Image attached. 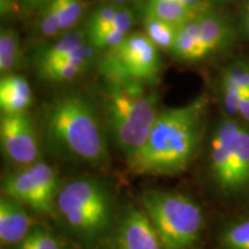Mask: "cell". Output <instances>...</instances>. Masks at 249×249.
Instances as JSON below:
<instances>
[{
	"mask_svg": "<svg viewBox=\"0 0 249 249\" xmlns=\"http://www.w3.org/2000/svg\"><path fill=\"white\" fill-rule=\"evenodd\" d=\"M117 14V8L111 5H102L93 11L89 20V35L107 29L113 22Z\"/></svg>",
	"mask_w": 249,
	"mask_h": 249,
	"instance_id": "26",
	"label": "cell"
},
{
	"mask_svg": "<svg viewBox=\"0 0 249 249\" xmlns=\"http://www.w3.org/2000/svg\"><path fill=\"white\" fill-rule=\"evenodd\" d=\"M178 28L169 21H165L147 12L144 20L145 35L157 45L158 49L167 50V51L172 49Z\"/></svg>",
	"mask_w": 249,
	"mask_h": 249,
	"instance_id": "19",
	"label": "cell"
},
{
	"mask_svg": "<svg viewBox=\"0 0 249 249\" xmlns=\"http://www.w3.org/2000/svg\"><path fill=\"white\" fill-rule=\"evenodd\" d=\"M85 34L81 30L68 31L62 38H60L54 44L48 46L40 52L38 55V66L52 64L64 59L71 53L73 50L85 44Z\"/></svg>",
	"mask_w": 249,
	"mask_h": 249,
	"instance_id": "18",
	"label": "cell"
},
{
	"mask_svg": "<svg viewBox=\"0 0 249 249\" xmlns=\"http://www.w3.org/2000/svg\"><path fill=\"white\" fill-rule=\"evenodd\" d=\"M224 249H249V216L235 220L223 231Z\"/></svg>",
	"mask_w": 249,
	"mask_h": 249,
	"instance_id": "21",
	"label": "cell"
},
{
	"mask_svg": "<svg viewBox=\"0 0 249 249\" xmlns=\"http://www.w3.org/2000/svg\"><path fill=\"white\" fill-rule=\"evenodd\" d=\"M148 13L169 21L177 27L182 26L183 23L201 15L180 0H149Z\"/></svg>",
	"mask_w": 249,
	"mask_h": 249,
	"instance_id": "17",
	"label": "cell"
},
{
	"mask_svg": "<svg viewBox=\"0 0 249 249\" xmlns=\"http://www.w3.org/2000/svg\"><path fill=\"white\" fill-rule=\"evenodd\" d=\"M11 7V0H0V8H1V14H7Z\"/></svg>",
	"mask_w": 249,
	"mask_h": 249,
	"instance_id": "32",
	"label": "cell"
},
{
	"mask_svg": "<svg viewBox=\"0 0 249 249\" xmlns=\"http://www.w3.org/2000/svg\"><path fill=\"white\" fill-rule=\"evenodd\" d=\"M223 73L229 76L239 88L249 92V65L235 61L227 66Z\"/></svg>",
	"mask_w": 249,
	"mask_h": 249,
	"instance_id": "28",
	"label": "cell"
},
{
	"mask_svg": "<svg viewBox=\"0 0 249 249\" xmlns=\"http://www.w3.org/2000/svg\"><path fill=\"white\" fill-rule=\"evenodd\" d=\"M133 22V17L132 13L127 8H120L117 9L116 18H114L113 22H112L111 26L114 28V29L121 31L124 34H128V31L132 27Z\"/></svg>",
	"mask_w": 249,
	"mask_h": 249,
	"instance_id": "29",
	"label": "cell"
},
{
	"mask_svg": "<svg viewBox=\"0 0 249 249\" xmlns=\"http://www.w3.org/2000/svg\"><path fill=\"white\" fill-rule=\"evenodd\" d=\"M33 103V91L24 77L9 74L0 81V108L2 114L27 113Z\"/></svg>",
	"mask_w": 249,
	"mask_h": 249,
	"instance_id": "13",
	"label": "cell"
},
{
	"mask_svg": "<svg viewBox=\"0 0 249 249\" xmlns=\"http://www.w3.org/2000/svg\"><path fill=\"white\" fill-rule=\"evenodd\" d=\"M200 17V15H198ZM198 17L183 23L178 28L176 39L170 52L176 59L181 61H196L198 49V35H200V23Z\"/></svg>",
	"mask_w": 249,
	"mask_h": 249,
	"instance_id": "16",
	"label": "cell"
},
{
	"mask_svg": "<svg viewBox=\"0 0 249 249\" xmlns=\"http://www.w3.org/2000/svg\"><path fill=\"white\" fill-rule=\"evenodd\" d=\"M207 99L160 112L142 148L127 160L129 169L143 176L180 173L195 157L203 134Z\"/></svg>",
	"mask_w": 249,
	"mask_h": 249,
	"instance_id": "1",
	"label": "cell"
},
{
	"mask_svg": "<svg viewBox=\"0 0 249 249\" xmlns=\"http://www.w3.org/2000/svg\"><path fill=\"white\" fill-rule=\"evenodd\" d=\"M240 123L229 118L214 129L210 147V172L218 188L232 194V163L236 132Z\"/></svg>",
	"mask_w": 249,
	"mask_h": 249,
	"instance_id": "9",
	"label": "cell"
},
{
	"mask_svg": "<svg viewBox=\"0 0 249 249\" xmlns=\"http://www.w3.org/2000/svg\"><path fill=\"white\" fill-rule=\"evenodd\" d=\"M44 129L59 154L90 165L107 160V147L101 121L88 101L67 95L46 108Z\"/></svg>",
	"mask_w": 249,
	"mask_h": 249,
	"instance_id": "2",
	"label": "cell"
},
{
	"mask_svg": "<svg viewBox=\"0 0 249 249\" xmlns=\"http://www.w3.org/2000/svg\"><path fill=\"white\" fill-rule=\"evenodd\" d=\"M18 249H61L57 239L43 229L30 231Z\"/></svg>",
	"mask_w": 249,
	"mask_h": 249,
	"instance_id": "25",
	"label": "cell"
},
{
	"mask_svg": "<svg viewBox=\"0 0 249 249\" xmlns=\"http://www.w3.org/2000/svg\"><path fill=\"white\" fill-rule=\"evenodd\" d=\"M21 57L20 40L12 29H2L0 34V71L8 73L18 66Z\"/></svg>",
	"mask_w": 249,
	"mask_h": 249,
	"instance_id": "20",
	"label": "cell"
},
{
	"mask_svg": "<svg viewBox=\"0 0 249 249\" xmlns=\"http://www.w3.org/2000/svg\"><path fill=\"white\" fill-rule=\"evenodd\" d=\"M95 55L91 44H82L61 60L38 66L39 76L48 81L64 82L75 79L90 66Z\"/></svg>",
	"mask_w": 249,
	"mask_h": 249,
	"instance_id": "12",
	"label": "cell"
},
{
	"mask_svg": "<svg viewBox=\"0 0 249 249\" xmlns=\"http://www.w3.org/2000/svg\"><path fill=\"white\" fill-rule=\"evenodd\" d=\"M163 249L192 248L203 227V211L194 200L176 192L149 191L140 196Z\"/></svg>",
	"mask_w": 249,
	"mask_h": 249,
	"instance_id": "4",
	"label": "cell"
},
{
	"mask_svg": "<svg viewBox=\"0 0 249 249\" xmlns=\"http://www.w3.org/2000/svg\"><path fill=\"white\" fill-rule=\"evenodd\" d=\"M249 189V129L239 124L232 163V195Z\"/></svg>",
	"mask_w": 249,
	"mask_h": 249,
	"instance_id": "15",
	"label": "cell"
},
{
	"mask_svg": "<svg viewBox=\"0 0 249 249\" xmlns=\"http://www.w3.org/2000/svg\"><path fill=\"white\" fill-rule=\"evenodd\" d=\"M222 91L223 103L226 113L230 118H234L239 114V104L246 91L239 88L233 81L225 74H222Z\"/></svg>",
	"mask_w": 249,
	"mask_h": 249,
	"instance_id": "22",
	"label": "cell"
},
{
	"mask_svg": "<svg viewBox=\"0 0 249 249\" xmlns=\"http://www.w3.org/2000/svg\"><path fill=\"white\" fill-rule=\"evenodd\" d=\"M180 1L191 7L197 14H203L208 12V2L205 0H180Z\"/></svg>",
	"mask_w": 249,
	"mask_h": 249,
	"instance_id": "30",
	"label": "cell"
},
{
	"mask_svg": "<svg viewBox=\"0 0 249 249\" xmlns=\"http://www.w3.org/2000/svg\"><path fill=\"white\" fill-rule=\"evenodd\" d=\"M40 31L45 36H55L61 30V0H51L43 14Z\"/></svg>",
	"mask_w": 249,
	"mask_h": 249,
	"instance_id": "23",
	"label": "cell"
},
{
	"mask_svg": "<svg viewBox=\"0 0 249 249\" xmlns=\"http://www.w3.org/2000/svg\"><path fill=\"white\" fill-rule=\"evenodd\" d=\"M0 143L6 158L13 164L26 167L38 161V139L27 113L1 114Z\"/></svg>",
	"mask_w": 249,
	"mask_h": 249,
	"instance_id": "8",
	"label": "cell"
},
{
	"mask_svg": "<svg viewBox=\"0 0 249 249\" xmlns=\"http://www.w3.org/2000/svg\"><path fill=\"white\" fill-rule=\"evenodd\" d=\"M160 68V49L141 33L127 35L119 45L108 50L101 64L102 73L111 83L151 81Z\"/></svg>",
	"mask_w": 249,
	"mask_h": 249,
	"instance_id": "6",
	"label": "cell"
},
{
	"mask_svg": "<svg viewBox=\"0 0 249 249\" xmlns=\"http://www.w3.org/2000/svg\"><path fill=\"white\" fill-rule=\"evenodd\" d=\"M200 23V35H198V49L196 61L213 54L226 43L229 29L224 21L217 15L209 12L198 17Z\"/></svg>",
	"mask_w": 249,
	"mask_h": 249,
	"instance_id": "14",
	"label": "cell"
},
{
	"mask_svg": "<svg viewBox=\"0 0 249 249\" xmlns=\"http://www.w3.org/2000/svg\"><path fill=\"white\" fill-rule=\"evenodd\" d=\"M246 29H247V33L249 34V0L247 4V12H246Z\"/></svg>",
	"mask_w": 249,
	"mask_h": 249,
	"instance_id": "34",
	"label": "cell"
},
{
	"mask_svg": "<svg viewBox=\"0 0 249 249\" xmlns=\"http://www.w3.org/2000/svg\"><path fill=\"white\" fill-rule=\"evenodd\" d=\"M83 11L82 0H61V30H70Z\"/></svg>",
	"mask_w": 249,
	"mask_h": 249,
	"instance_id": "27",
	"label": "cell"
},
{
	"mask_svg": "<svg viewBox=\"0 0 249 249\" xmlns=\"http://www.w3.org/2000/svg\"><path fill=\"white\" fill-rule=\"evenodd\" d=\"M126 34L114 29L110 26L107 29H104L99 33L89 35L90 44L93 46V49L98 51H108V50L116 48L124 39Z\"/></svg>",
	"mask_w": 249,
	"mask_h": 249,
	"instance_id": "24",
	"label": "cell"
},
{
	"mask_svg": "<svg viewBox=\"0 0 249 249\" xmlns=\"http://www.w3.org/2000/svg\"><path fill=\"white\" fill-rule=\"evenodd\" d=\"M107 110L112 138L129 160L144 144L160 114L157 97L145 93L141 82L111 83Z\"/></svg>",
	"mask_w": 249,
	"mask_h": 249,
	"instance_id": "3",
	"label": "cell"
},
{
	"mask_svg": "<svg viewBox=\"0 0 249 249\" xmlns=\"http://www.w3.org/2000/svg\"><path fill=\"white\" fill-rule=\"evenodd\" d=\"M31 220L24 204L1 195L0 198V241L2 245L21 244L30 233Z\"/></svg>",
	"mask_w": 249,
	"mask_h": 249,
	"instance_id": "11",
	"label": "cell"
},
{
	"mask_svg": "<svg viewBox=\"0 0 249 249\" xmlns=\"http://www.w3.org/2000/svg\"><path fill=\"white\" fill-rule=\"evenodd\" d=\"M59 191L57 172L44 161H36L8 174L2 182V194L40 213H53L57 210Z\"/></svg>",
	"mask_w": 249,
	"mask_h": 249,
	"instance_id": "7",
	"label": "cell"
},
{
	"mask_svg": "<svg viewBox=\"0 0 249 249\" xmlns=\"http://www.w3.org/2000/svg\"><path fill=\"white\" fill-rule=\"evenodd\" d=\"M28 1H29V4L31 6H40V5L45 4L48 0H28Z\"/></svg>",
	"mask_w": 249,
	"mask_h": 249,
	"instance_id": "33",
	"label": "cell"
},
{
	"mask_svg": "<svg viewBox=\"0 0 249 249\" xmlns=\"http://www.w3.org/2000/svg\"><path fill=\"white\" fill-rule=\"evenodd\" d=\"M117 249H163L144 210L134 207L124 211L118 229Z\"/></svg>",
	"mask_w": 249,
	"mask_h": 249,
	"instance_id": "10",
	"label": "cell"
},
{
	"mask_svg": "<svg viewBox=\"0 0 249 249\" xmlns=\"http://www.w3.org/2000/svg\"><path fill=\"white\" fill-rule=\"evenodd\" d=\"M238 117H240L246 123H249V92H246L242 96L240 104H239Z\"/></svg>",
	"mask_w": 249,
	"mask_h": 249,
	"instance_id": "31",
	"label": "cell"
},
{
	"mask_svg": "<svg viewBox=\"0 0 249 249\" xmlns=\"http://www.w3.org/2000/svg\"><path fill=\"white\" fill-rule=\"evenodd\" d=\"M55 204L68 226L87 239L101 235L111 224V194L96 179H76L66 183L59 191Z\"/></svg>",
	"mask_w": 249,
	"mask_h": 249,
	"instance_id": "5",
	"label": "cell"
}]
</instances>
